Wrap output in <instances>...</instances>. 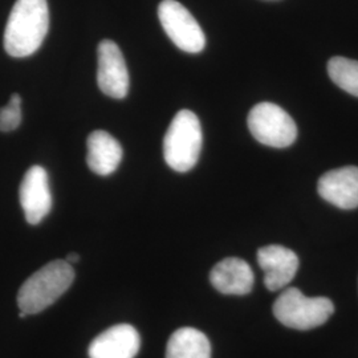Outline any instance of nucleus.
Returning <instances> with one entry per match:
<instances>
[{
  "instance_id": "nucleus-1",
  "label": "nucleus",
  "mask_w": 358,
  "mask_h": 358,
  "mask_svg": "<svg viewBox=\"0 0 358 358\" xmlns=\"http://www.w3.org/2000/svg\"><path fill=\"white\" fill-rule=\"evenodd\" d=\"M48 29L47 0H16L4 29V48L13 57H28L41 47Z\"/></svg>"
},
{
  "instance_id": "nucleus-2",
  "label": "nucleus",
  "mask_w": 358,
  "mask_h": 358,
  "mask_svg": "<svg viewBox=\"0 0 358 358\" xmlns=\"http://www.w3.org/2000/svg\"><path fill=\"white\" fill-rule=\"evenodd\" d=\"M75 280V269L66 260H53L29 276L19 289L20 312L35 315L57 301Z\"/></svg>"
},
{
  "instance_id": "nucleus-3",
  "label": "nucleus",
  "mask_w": 358,
  "mask_h": 358,
  "mask_svg": "<svg viewBox=\"0 0 358 358\" xmlns=\"http://www.w3.org/2000/svg\"><path fill=\"white\" fill-rule=\"evenodd\" d=\"M202 142L199 118L192 110H179L164 138V157L167 165L178 173L190 171L199 159Z\"/></svg>"
},
{
  "instance_id": "nucleus-4",
  "label": "nucleus",
  "mask_w": 358,
  "mask_h": 358,
  "mask_svg": "<svg viewBox=\"0 0 358 358\" xmlns=\"http://www.w3.org/2000/svg\"><path fill=\"white\" fill-rule=\"evenodd\" d=\"M273 315L284 327L309 331L329 320L334 312L328 297H307L297 288H287L275 301Z\"/></svg>"
},
{
  "instance_id": "nucleus-5",
  "label": "nucleus",
  "mask_w": 358,
  "mask_h": 358,
  "mask_svg": "<svg viewBox=\"0 0 358 358\" xmlns=\"http://www.w3.org/2000/svg\"><path fill=\"white\" fill-rule=\"evenodd\" d=\"M247 121L254 138L266 146L282 149L291 146L297 138L294 118L276 103H257Z\"/></svg>"
},
{
  "instance_id": "nucleus-6",
  "label": "nucleus",
  "mask_w": 358,
  "mask_h": 358,
  "mask_svg": "<svg viewBox=\"0 0 358 358\" xmlns=\"http://www.w3.org/2000/svg\"><path fill=\"white\" fill-rule=\"evenodd\" d=\"M158 17L170 40L179 50L199 53L206 47L203 29L192 13L177 0H164L158 6Z\"/></svg>"
},
{
  "instance_id": "nucleus-7",
  "label": "nucleus",
  "mask_w": 358,
  "mask_h": 358,
  "mask_svg": "<svg viewBox=\"0 0 358 358\" xmlns=\"http://www.w3.org/2000/svg\"><path fill=\"white\" fill-rule=\"evenodd\" d=\"M97 84L103 94L122 100L128 96L129 72L124 55L112 40H103L97 50Z\"/></svg>"
},
{
  "instance_id": "nucleus-8",
  "label": "nucleus",
  "mask_w": 358,
  "mask_h": 358,
  "mask_svg": "<svg viewBox=\"0 0 358 358\" xmlns=\"http://www.w3.org/2000/svg\"><path fill=\"white\" fill-rule=\"evenodd\" d=\"M19 199L29 224H38L50 214L52 208L51 189L48 174L44 167L36 165L28 169L20 183Z\"/></svg>"
},
{
  "instance_id": "nucleus-9",
  "label": "nucleus",
  "mask_w": 358,
  "mask_h": 358,
  "mask_svg": "<svg viewBox=\"0 0 358 358\" xmlns=\"http://www.w3.org/2000/svg\"><path fill=\"white\" fill-rule=\"evenodd\" d=\"M257 263L264 271V284L268 291L276 292L294 280L299 269V257L292 250L272 244L257 251Z\"/></svg>"
},
{
  "instance_id": "nucleus-10",
  "label": "nucleus",
  "mask_w": 358,
  "mask_h": 358,
  "mask_svg": "<svg viewBox=\"0 0 358 358\" xmlns=\"http://www.w3.org/2000/svg\"><path fill=\"white\" fill-rule=\"evenodd\" d=\"M317 192L328 203L341 210L358 207V167L334 169L321 176Z\"/></svg>"
},
{
  "instance_id": "nucleus-11",
  "label": "nucleus",
  "mask_w": 358,
  "mask_h": 358,
  "mask_svg": "<svg viewBox=\"0 0 358 358\" xmlns=\"http://www.w3.org/2000/svg\"><path fill=\"white\" fill-rule=\"evenodd\" d=\"M141 346L137 329L129 324H118L99 334L90 343V358H134Z\"/></svg>"
},
{
  "instance_id": "nucleus-12",
  "label": "nucleus",
  "mask_w": 358,
  "mask_h": 358,
  "mask_svg": "<svg viewBox=\"0 0 358 358\" xmlns=\"http://www.w3.org/2000/svg\"><path fill=\"white\" fill-rule=\"evenodd\" d=\"M254 272L247 262L239 257L220 260L210 272V282L217 292L244 296L254 288Z\"/></svg>"
},
{
  "instance_id": "nucleus-13",
  "label": "nucleus",
  "mask_w": 358,
  "mask_h": 358,
  "mask_svg": "<svg viewBox=\"0 0 358 358\" xmlns=\"http://www.w3.org/2000/svg\"><path fill=\"white\" fill-rule=\"evenodd\" d=\"M87 164L97 176H110L122 161V146L112 134L103 130H94L87 140Z\"/></svg>"
},
{
  "instance_id": "nucleus-14",
  "label": "nucleus",
  "mask_w": 358,
  "mask_h": 358,
  "mask_svg": "<svg viewBox=\"0 0 358 358\" xmlns=\"http://www.w3.org/2000/svg\"><path fill=\"white\" fill-rule=\"evenodd\" d=\"M166 358H211V344L205 333L195 328H180L167 341Z\"/></svg>"
},
{
  "instance_id": "nucleus-15",
  "label": "nucleus",
  "mask_w": 358,
  "mask_h": 358,
  "mask_svg": "<svg viewBox=\"0 0 358 358\" xmlns=\"http://www.w3.org/2000/svg\"><path fill=\"white\" fill-rule=\"evenodd\" d=\"M328 75L337 87L358 97V62L341 56L332 57L328 63Z\"/></svg>"
},
{
  "instance_id": "nucleus-16",
  "label": "nucleus",
  "mask_w": 358,
  "mask_h": 358,
  "mask_svg": "<svg viewBox=\"0 0 358 358\" xmlns=\"http://www.w3.org/2000/svg\"><path fill=\"white\" fill-rule=\"evenodd\" d=\"M22 118V97L17 93H13L10 103L0 108V131L8 133L19 128Z\"/></svg>"
},
{
  "instance_id": "nucleus-17",
  "label": "nucleus",
  "mask_w": 358,
  "mask_h": 358,
  "mask_svg": "<svg viewBox=\"0 0 358 358\" xmlns=\"http://www.w3.org/2000/svg\"><path fill=\"white\" fill-rule=\"evenodd\" d=\"M65 260H66L69 264H73V263H77V262L80 260V256L77 255L76 252H71V254L66 255Z\"/></svg>"
}]
</instances>
